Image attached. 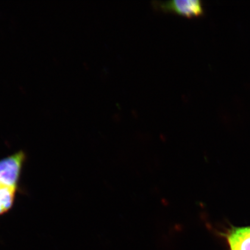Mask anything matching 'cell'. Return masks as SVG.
Listing matches in <instances>:
<instances>
[{"mask_svg":"<svg viewBox=\"0 0 250 250\" xmlns=\"http://www.w3.org/2000/svg\"><path fill=\"white\" fill-rule=\"evenodd\" d=\"M26 154L22 150L0 160V182L20 186Z\"/></svg>","mask_w":250,"mask_h":250,"instance_id":"cell-1","label":"cell"},{"mask_svg":"<svg viewBox=\"0 0 250 250\" xmlns=\"http://www.w3.org/2000/svg\"><path fill=\"white\" fill-rule=\"evenodd\" d=\"M158 6L163 10L170 11L177 14L193 17L203 14L202 3L199 0H173L161 1Z\"/></svg>","mask_w":250,"mask_h":250,"instance_id":"cell-2","label":"cell"},{"mask_svg":"<svg viewBox=\"0 0 250 250\" xmlns=\"http://www.w3.org/2000/svg\"><path fill=\"white\" fill-rule=\"evenodd\" d=\"M227 237L230 250H250V227H233Z\"/></svg>","mask_w":250,"mask_h":250,"instance_id":"cell-3","label":"cell"},{"mask_svg":"<svg viewBox=\"0 0 250 250\" xmlns=\"http://www.w3.org/2000/svg\"><path fill=\"white\" fill-rule=\"evenodd\" d=\"M20 186L0 182V215L13 208Z\"/></svg>","mask_w":250,"mask_h":250,"instance_id":"cell-4","label":"cell"}]
</instances>
